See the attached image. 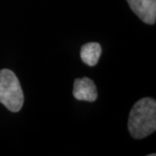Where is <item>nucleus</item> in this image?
Instances as JSON below:
<instances>
[{
  "label": "nucleus",
  "instance_id": "nucleus-1",
  "mask_svg": "<svg viewBox=\"0 0 156 156\" xmlns=\"http://www.w3.org/2000/svg\"><path fill=\"white\" fill-rule=\"evenodd\" d=\"M128 131L134 139H143L156 130V101L150 97L139 100L132 108L128 122Z\"/></svg>",
  "mask_w": 156,
  "mask_h": 156
},
{
  "label": "nucleus",
  "instance_id": "nucleus-2",
  "mask_svg": "<svg viewBox=\"0 0 156 156\" xmlns=\"http://www.w3.org/2000/svg\"><path fill=\"white\" fill-rule=\"evenodd\" d=\"M0 102L10 111H20L23 104V94L19 80L8 69L0 70Z\"/></svg>",
  "mask_w": 156,
  "mask_h": 156
},
{
  "label": "nucleus",
  "instance_id": "nucleus-3",
  "mask_svg": "<svg viewBox=\"0 0 156 156\" xmlns=\"http://www.w3.org/2000/svg\"><path fill=\"white\" fill-rule=\"evenodd\" d=\"M130 9L142 22L154 24L156 21V0H127Z\"/></svg>",
  "mask_w": 156,
  "mask_h": 156
},
{
  "label": "nucleus",
  "instance_id": "nucleus-4",
  "mask_svg": "<svg viewBox=\"0 0 156 156\" xmlns=\"http://www.w3.org/2000/svg\"><path fill=\"white\" fill-rule=\"evenodd\" d=\"M73 95L76 100L95 101L97 99L98 92L94 81L89 77L76 78L74 82Z\"/></svg>",
  "mask_w": 156,
  "mask_h": 156
},
{
  "label": "nucleus",
  "instance_id": "nucleus-5",
  "mask_svg": "<svg viewBox=\"0 0 156 156\" xmlns=\"http://www.w3.org/2000/svg\"><path fill=\"white\" fill-rule=\"evenodd\" d=\"M101 55V47L98 43H88L81 49V58L89 66H95Z\"/></svg>",
  "mask_w": 156,
  "mask_h": 156
}]
</instances>
